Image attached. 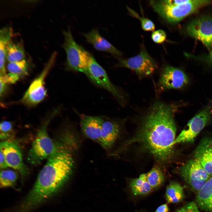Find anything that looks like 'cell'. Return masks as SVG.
<instances>
[{
    "instance_id": "obj_9",
    "label": "cell",
    "mask_w": 212,
    "mask_h": 212,
    "mask_svg": "<svg viewBox=\"0 0 212 212\" xmlns=\"http://www.w3.org/2000/svg\"><path fill=\"white\" fill-rule=\"evenodd\" d=\"M179 173L191 188L197 193L211 177L195 158L188 161L180 167Z\"/></svg>"
},
{
    "instance_id": "obj_20",
    "label": "cell",
    "mask_w": 212,
    "mask_h": 212,
    "mask_svg": "<svg viewBox=\"0 0 212 212\" xmlns=\"http://www.w3.org/2000/svg\"><path fill=\"white\" fill-rule=\"evenodd\" d=\"M25 54L22 42L11 40L6 47V59L8 62L19 61L25 59Z\"/></svg>"
},
{
    "instance_id": "obj_6",
    "label": "cell",
    "mask_w": 212,
    "mask_h": 212,
    "mask_svg": "<svg viewBox=\"0 0 212 212\" xmlns=\"http://www.w3.org/2000/svg\"><path fill=\"white\" fill-rule=\"evenodd\" d=\"M212 119V102H209L190 120L186 126L175 138L173 145L191 143Z\"/></svg>"
},
{
    "instance_id": "obj_10",
    "label": "cell",
    "mask_w": 212,
    "mask_h": 212,
    "mask_svg": "<svg viewBox=\"0 0 212 212\" xmlns=\"http://www.w3.org/2000/svg\"><path fill=\"white\" fill-rule=\"evenodd\" d=\"M118 66L131 69L140 78L151 75L157 68L155 61L144 48L136 56L120 59Z\"/></svg>"
},
{
    "instance_id": "obj_25",
    "label": "cell",
    "mask_w": 212,
    "mask_h": 212,
    "mask_svg": "<svg viewBox=\"0 0 212 212\" xmlns=\"http://www.w3.org/2000/svg\"><path fill=\"white\" fill-rule=\"evenodd\" d=\"M18 175L14 171L9 170L1 171L0 185L1 188L12 187L15 184Z\"/></svg>"
},
{
    "instance_id": "obj_4",
    "label": "cell",
    "mask_w": 212,
    "mask_h": 212,
    "mask_svg": "<svg viewBox=\"0 0 212 212\" xmlns=\"http://www.w3.org/2000/svg\"><path fill=\"white\" fill-rule=\"evenodd\" d=\"M64 41L63 47L66 54V65L72 70L86 74L87 70V52L75 41L69 28L63 32Z\"/></svg>"
},
{
    "instance_id": "obj_7",
    "label": "cell",
    "mask_w": 212,
    "mask_h": 212,
    "mask_svg": "<svg viewBox=\"0 0 212 212\" xmlns=\"http://www.w3.org/2000/svg\"><path fill=\"white\" fill-rule=\"evenodd\" d=\"M47 123L46 122L38 131L29 152L28 159L33 164H38L44 159H48L58 148L48 134Z\"/></svg>"
},
{
    "instance_id": "obj_23",
    "label": "cell",
    "mask_w": 212,
    "mask_h": 212,
    "mask_svg": "<svg viewBox=\"0 0 212 212\" xmlns=\"http://www.w3.org/2000/svg\"><path fill=\"white\" fill-rule=\"evenodd\" d=\"M29 64L25 59L19 61L8 62L7 68L9 73L13 74L20 78L28 73Z\"/></svg>"
},
{
    "instance_id": "obj_5",
    "label": "cell",
    "mask_w": 212,
    "mask_h": 212,
    "mask_svg": "<svg viewBox=\"0 0 212 212\" xmlns=\"http://www.w3.org/2000/svg\"><path fill=\"white\" fill-rule=\"evenodd\" d=\"M87 58V70L86 75L95 84L110 92L120 105L125 106L127 101L122 92L111 82L104 69L88 52Z\"/></svg>"
},
{
    "instance_id": "obj_28",
    "label": "cell",
    "mask_w": 212,
    "mask_h": 212,
    "mask_svg": "<svg viewBox=\"0 0 212 212\" xmlns=\"http://www.w3.org/2000/svg\"><path fill=\"white\" fill-rule=\"evenodd\" d=\"M175 212H200L197 204L194 201L188 203Z\"/></svg>"
},
{
    "instance_id": "obj_19",
    "label": "cell",
    "mask_w": 212,
    "mask_h": 212,
    "mask_svg": "<svg viewBox=\"0 0 212 212\" xmlns=\"http://www.w3.org/2000/svg\"><path fill=\"white\" fill-rule=\"evenodd\" d=\"M13 31L10 27H5L0 30V76L6 74L5 68L6 47L11 40Z\"/></svg>"
},
{
    "instance_id": "obj_27",
    "label": "cell",
    "mask_w": 212,
    "mask_h": 212,
    "mask_svg": "<svg viewBox=\"0 0 212 212\" xmlns=\"http://www.w3.org/2000/svg\"><path fill=\"white\" fill-rule=\"evenodd\" d=\"M0 138L2 140L10 137L12 132V125L9 121H4L1 123L0 125Z\"/></svg>"
},
{
    "instance_id": "obj_2",
    "label": "cell",
    "mask_w": 212,
    "mask_h": 212,
    "mask_svg": "<svg viewBox=\"0 0 212 212\" xmlns=\"http://www.w3.org/2000/svg\"><path fill=\"white\" fill-rule=\"evenodd\" d=\"M47 159L22 203L20 209L22 212H28L54 195L71 172L73 161L68 152L58 148Z\"/></svg>"
},
{
    "instance_id": "obj_33",
    "label": "cell",
    "mask_w": 212,
    "mask_h": 212,
    "mask_svg": "<svg viewBox=\"0 0 212 212\" xmlns=\"http://www.w3.org/2000/svg\"><path fill=\"white\" fill-rule=\"evenodd\" d=\"M203 139L212 156V139L207 138Z\"/></svg>"
},
{
    "instance_id": "obj_3",
    "label": "cell",
    "mask_w": 212,
    "mask_h": 212,
    "mask_svg": "<svg viewBox=\"0 0 212 212\" xmlns=\"http://www.w3.org/2000/svg\"><path fill=\"white\" fill-rule=\"evenodd\" d=\"M212 1L188 0L184 3L176 6L167 4L164 0L151 1L150 3L155 11L163 18L170 23L175 24Z\"/></svg>"
},
{
    "instance_id": "obj_1",
    "label": "cell",
    "mask_w": 212,
    "mask_h": 212,
    "mask_svg": "<svg viewBox=\"0 0 212 212\" xmlns=\"http://www.w3.org/2000/svg\"><path fill=\"white\" fill-rule=\"evenodd\" d=\"M172 104L157 101L143 115L135 137L130 142L141 145L157 160L169 163L174 155L176 128Z\"/></svg>"
},
{
    "instance_id": "obj_16",
    "label": "cell",
    "mask_w": 212,
    "mask_h": 212,
    "mask_svg": "<svg viewBox=\"0 0 212 212\" xmlns=\"http://www.w3.org/2000/svg\"><path fill=\"white\" fill-rule=\"evenodd\" d=\"M120 130L117 122L103 120L99 142L104 148L107 149L112 146L118 137Z\"/></svg>"
},
{
    "instance_id": "obj_13",
    "label": "cell",
    "mask_w": 212,
    "mask_h": 212,
    "mask_svg": "<svg viewBox=\"0 0 212 212\" xmlns=\"http://www.w3.org/2000/svg\"><path fill=\"white\" fill-rule=\"evenodd\" d=\"M0 148L8 166L17 170L22 175H26L28 170L23 161L20 146L15 142L6 141L1 142Z\"/></svg>"
},
{
    "instance_id": "obj_12",
    "label": "cell",
    "mask_w": 212,
    "mask_h": 212,
    "mask_svg": "<svg viewBox=\"0 0 212 212\" xmlns=\"http://www.w3.org/2000/svg\"><path fill=\"white\" fill-rule=\"evenodd\" d=\"M186 31L208 48L212 47V16H202L193 20L187 25Z\"/></svg>"
},
{
    "instance_id": "obj_15",
    "label": "cell",
    "mask_w": 212,
    "mask_h": 212,
    "mask_svg": "<svg viewBox=\"0 0 212 212\" xmlns=\"http://www.w3.org/2000/svg\"><path fill=\"white\" fill-rule=\"evenodd\" d=\"M82 34L87 42L92 44L96 49L109 52L117 57L122 55V53L103 37L97 29H93Z\"/></svg>"
},
{
    "instance_id": "obj_31",
    "label": "cell",
    "mask_w": 212,
    "mask_h": 212,
    "mask_svg": "<svg viewBox=\"0 0 212 212\" xmlns=\"http://www.w3.org/2000/svg\"><path fill=\"white\" fill-rule=\"evenodd\" d=\"M7 83L0 78V95L1 97L4 94L7 88Z\"/></svg>"
},
{
    "instance_id": "obj_8",
    "label": "cell",
    "mask_w": 212,
    "mask_h": 212,
    "mask_svg": "<svg viewBox=\"0 0 212 212\" xmlns=\"http://www.w3.org/2000/svg\"><path fill=\"white\" fill-rule=\"evenodd\" d=\"M57 52L52 54L47 63L40 74L31 83L20 102L29 106L35 105L45 98L47 90L45 86V80L55 60Z\"/></svg>"
},
{
    "instance_id": "obj_32",
    "label": "cell",
    "mask_w": 212,
    "mask_h": 212,
    "mask_svg": "<svg viewBox=\"0 0 212 212\" xmlns=\"http://www.w3.org/2000/svg\"><path fill=\"white\" fill-rule=\"evenodd\" d=\"M169 211V209L167 205L165 204L158 207L155 212H168Z\"/></svg>"
},
{
    "instance_id": "obj_21",
    "label": "cell",
    "mask_w": 212,
    "mask_h": 212,
    "mask_svg": "<svg viewBox=\"0 0 212 212\" xmlns=\"http://www.w3.org/2000/svg\"><path fill=\"white\" fill-rule=\"evenodd\" d=\"M130 187L132 193L135 196L148 194L153 189L147 180L146 173L132 179L130 183Z\"/></svg>"
},
{
    "instance_id": "obj_22",
    "label": "cell",
    "mask_w": 212,
    "mask_h": 212,
    "mask_svg": "<svg viewBox=\"0 0 212 212\" xmlns=\"http://www.w3.org/2000/svg\"><path fill=\"white\" fill-rule=\"evenodd\" d=\"M184 196L183 188L178 183L171 182L167 186L165 197L168 202H180L183 201Z\"/></svg>"
},
{
    "instance_id": "obj_26",
    "label": "cell",
    "mask_w": 212,
    "mask_h": 212,
    "mask_svg": "<svg viewBox=\"0 0 212 212\" xmlns=\"http://www.w3.org/2000/svg\"><path fill=\"white\" fill-rule=\"evenodd\" d=\"M129 12L133 16L138 19L140 21L142 28L147 31H154L155 25L153 22L149 19L144 17H141L138 14L132 9L127 7Z\"/></svg>"
},
{
    "instance_id": "obj_18",
    "label": "cell",
    "mask_w": 212,
    "mask_h": 212,
    "mask_svg": "<svg viewBox=\"0 0 212 212\" xmlns=\"http://www.w3.org/2000/svg\"><path fill=\"white\" fill-rule=\"evenodd\" d=\"M194 158L198 160L204 170L212 176V156L203 139L196 149Z\"/></svg>"
},
{
    "instance_id": "obj_30",
    "label": "cell",
    "mask_w": 212,
    "mask_h": 212,
    "mask_svg": "<svg viewBox=\"0 0 212 212\" xmlns=\"http://www.w3.org/2000/svg\"><path fill=\"white\" fill-rule=\"evenodd\" d=\"M0 167L1 168L4 169L9 167L5 160L3 152L0 150Z\"/></svg>"
},
{
    "instance_id": "obj_34",
    "label": "cell",
    "mask_w": 212,
    "mask_h": 212,
    "mask_svg": "<svg viewBox=\"0 0 212 212\" xmlns=\"http://www.w3.org/2000/svg\"><path fill=\"white\" fill-rule=\"evenodd\" d=\"M208 58L210 61L212 62V49L208 55Z\"/></svg>"
},
{
    "instance_id": "obj_11",
    "label": "cell",
    "mask_w": 212,
    "mask_h": 212,
    "mask_svg": "<svg viewBox=\"0 0 212 212\" xmlns=\"http://www.w3.org/2000/svg\"><path fill=\"white\" fill-rule=\"evenodd\" d=\"M189 78L181 69L167 65L162 69L157 85L158 92L170 89H181L187 86Z\"/></svg>"
},
{
    "instance_id": "obj_14",
    "label": "cell",
    "mask_w": 212,
    "mask_h": 212,
    "mask_svg": "<svg viewBox=\"0 0 212 212\" xmlns=\"http://www.w3.org/2000/svg\"><path fill=\"white\" fill-rule=\"evenodd\" d=\"M103 120L99 117L82 115L80 127L83 133L94 140H99Z\"/></svg>"
},
{
    "instance_id": "obj_24",
    "label": "cell",
    "mask_w": 212,
    "mask_h": 212,
    "mask_svg": "<svg viewBox=\"0 0 212 212\" xmlns=\"http://www.w3.org/2000/svg\"><path fill=\"white\" fill-rule=\"evenodd\" d=\"M147 180L153 189L160 186L164 182L165 177L161 170L157 166L152 168L146 173Z\"/></svg>"
},
{
    "instance_id": "obj_29",
    "label": "cell",
    "mask_w": 212,
    "mask_h": 212,
    "mask_svg": "<svg viewBox=\"0 0 212 212\" xmlns=\"http://www.w3.org/2000/svg\"><path fill=\"white\" fill-rule=\"evenodd\" d=\"M166 35L165 32L162 30L154 31L151 35L152 40L155 42L160 44L163 42L166 39Z\"/></svg>"
},
{
    "instance_id": "obj_17",
    "label": "cell",
    "mask_w": 212,
    "mask_h": 212,
    "mask_svg": "<svg viewBox=\"0 0 212 212\" xmlns=\"http://www.w3.org/2000/svg\"><path fill=\"white\" fill-rule=\"evenodd\" d=\"M196 201L202 210L206 212H212V176L198 192Z\"/></svg>"
}]
</instances>
